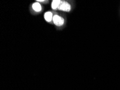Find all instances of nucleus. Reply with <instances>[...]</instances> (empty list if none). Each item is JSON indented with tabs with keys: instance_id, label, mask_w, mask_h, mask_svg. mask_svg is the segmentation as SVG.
<instances>
[{
	"instance_id": "nucleus-4",
	"label": "nucleus",
	"mask_w": 120,
	"mask_h": 90,
	"mask_svg": "<svg viewBox=\"0 0 120 90\" xmlns=\"http://www.w3.org/2000/svg\"><path fill=\"white\" fill-rule=\"evenodd\" d=\"M32 8L36 12H39L41 10V5L38 2H35L32 4Z\"/></svg>"
},
{
	"instance_id": "nucleus-1",
	"label": "nucleus",
	"mask_w": 120,
	"mask_h": 90,
	"mask_svg": "<svg viewBox=\"0 0 120 90\" xmlns=\"http://www.w3.org/2000/svg\"><path fill=\"white\" fill-rule=\"evenodd\" d=\"M53 21L57 26H61L64 23V19L60 16L57 15L53 16Z\"/></svg>"
},
{
	"instance_id": "nucleus-3",
	"label": "nucleus",
	"mask_w": 120,
	"mask_h": 90,
	"mask_svg": "<svg viewBox=\"0 0 120 90\" xmlns=\"http://www.w3.org/2000/svg\"><path fill=\"white\" fill-rule=\"evenodd\" d=\"M53 15H52V13L51 12H46V13H45L44 14L45 20H46L47 22H50L52 20H53Z\"/></svg>"
},
{
	"instance_id": "nucleus-2",
	"label": "nucleus",
	"mask_w": 120,
	"mask_h": 90,
	"mask_svg": "<svg viewBox=\"0 0 120 90\" xmlns=\"http://www.w3.org/2000/svg\"><path fill=\"white\" fill-rule=\"evenodd\" d=\"M58 9L60 10L64 11V12H70L71 10V5L68 3L66 2H61Z\"/></svg>"
},
{
	"instance_id": "nucleus-6",
	"label": "nucleus",
	"mask_w": 120,
	"mask_h": 90,
	"mask_svg": "<svg viewBox=\"0 0 120 90\" xmlns=\"http://www.w3.org/2000/svg\"><path fill=\"white\" fill-rule=\"evenodd\" d=\"M37 2H44V0H37Z\"/></svg>"
},
{
	"instance_id": "nucleus-5",
	"label": "nucleus",
	"mask_w": 120,
	"mask_h": 90,
	"mask_svg": "<svg viewBox=\"0 0 120 90\" xmlns=\"http://www.w3.org/2000/svg\"><path fill=\"white\" fill-rule=\"evenodd\" d=\"M61 2V1L60 0H55V1H53L52 2V8L53 9H56L58 8L59 5L60 4Z\"/></svg>"
}]
</instances>
